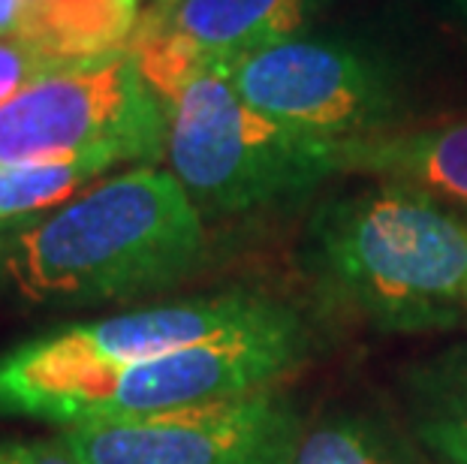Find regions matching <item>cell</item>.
Listing matches in <instances>:
<instances>
[{
    "label": "cell",
    "instance_id": "16",
    "mask_svg": "<svg viewBox=\"0 0 467 464\" xmlns=\"http://www.w3.org/2000/svg\"><path fill=\"white\" fill-rule=\"evenodd\" d=\"M31 0H0V36H18Z\"/></svg>",
    "mask_w": 467,
    "mask_h": 464
},
{
    "label": "cell",
    "instance_id": "4",
    "mask_svg": "<svg viewBox=\"0 0 467 464\" xmlns=\"http://www.w3.org/2000/svg\"><path fill=\"white\" fill-rule=\"evenodd\" d=\"M166 163L202 217L299 200L337 175V142L317 139L247 106L217 73L166 100Z\"/></svg>",
    "mask_w": 467,
    "mask_h": 464
},
{
    "label": "cell",
    "instance_id": "6",
    "mask_svg": "<svg viewBox=\"0 0 467 464\" xmlns=\"http://www.w3.org/2000/svg\"><path fill=\"white\" fill-rule=\"evenodd\" d=\"M214 73L256 112L326 142L389 133L404 103L395 67L347 36L307 31L233 57Z\"/></svg>",
    "mask_w": 467,
    "mask_h": 464
},
{
    "label": "cell",
    "instance_id": "8",
    "mask_svg": "<svg viewBox=\"0 0 467 464\" xmlns=\"http://www.w3.org/2000/svg\"><path fill=\"white\" fill-rule=\"evenodd\" d=\"M307 347L311 335L305 320L296 314L272 329L172 350L121 371L100 389L85 395L67 413L61 428L103 419L154 417V413L200 407V404L272 389L284 374L299 368Z\"/></svg>",
    "mask_w": 467,
    "mask_h": 464
},
{
    "label": "cell",
    "instance_id": "14",
    "mask_svg": "<svg viewBox=\"0 0 467 464\" xmlns=\"http://www.w3.org/2000/svg\"><path fill=\"white\" fill-rule=\"evenodd\" d=\"M67 64L76 61H67V57L48 52L31 39L0 36V106L13 100L16 94H22L36 78L61 70Z\"/></svg>",
    "mask_w": 467,
    "mask_h": 464
},
{
    "label": "cell",
    "instance_id": "9",
    "mask_svg": "<svg viewBox=\"0 0 467 464\" xmlns=\"http://www.w3.org/2000/svg\"><path fill=\"white\" fill-rule=\"evenodd\" d=\"M337 0H157L130 46L148 85L166 103L196 76L233 57L311 31Z\"/></svg>",
    "mask_w": 467,
    "mask_h": 464
},
{
    "label": "cell",
    "instance_id": "5",
    "mask_svg": "<svg viewBox=\"0 0 467 464\" xmlns=\"http://www.w3.org/2000/svg\"><path fill=\"white\" fill-rule=\"evenodd\" d=\"M166 139V103L130 46L67 64L0 106V163L91 154L154 166Z\"/></svg>",
    "mask_w": 467,
    "mask_h": 464
},
{
    "label": "cell",
    "instance_id": "1",
    "mask_svg": "<svg viewBox=\"0 0 467 464\" xmlns=\"http://www.w3.org/2000/svg\"><path fill=\"white\" fill-rule=\"evenodd\" d=\"M302 265L326 302L380 332H443L467 320V221L416 184L377 179L320 202Z\"/></svg>",
    "mask_w": 467,
    "mask_h": 464
},
{
    "label": "cell",
    "instance_id": "2",
    "mask_svg": "<svg viewBox=\"0 0 467 464\" xmlns=\"http://www.w3.org/2000/svg\"><path fill=\"white\" fill-rule=\"evenodd\" d=\"M202 248V214L175 175L133 166L18 232L4 274L31 304L85 308L166 290L191 274Z\"/></svg>",
    "mask_w": 467,
    "mask_h": 464
},
{
    "label": "cell",
    "instance_id": "18",
    "mask_svg": "<svg viewBox=\"0 0 467 464\" xmlns=\"http://www.w3.org/2000/svg\"><path fill=\"white\" fill-rule=\"evenodd\" d=\"M452 9V15L459 18V25H464V31H467V0H446Z\"/></svg>",
    "mask_w": 467,
    "mask_h": 464
},
{
    "label": "cell",
    "instance_id": "10",
    "mask_svg": "<svg viewBox=\"0 0 467 464\" xmlns=\"http://www.w3.org/2000/svg\"><path fill=\"white\" fill-rule=\"evenodd\" d=\"M341 172L407 181L434 196L467 202V118L337 142V175Z\"/></svg>",
    "mask_w": 467,
    "mask_h": 464
},
{
    "label": "cell",
    "instance_id": "15",
    "mask_svg": "<svg viewBox=\"0 0 467 464\" xmlns=\"http://www.w3.org/2000/svg\"><path fill=\"white\" fill-rule=\"evenodd\" d=\"M0 464H82V461L76 459V452L57 434V438L48 440L0 443Z\"/></svg>",
    "mask_w": 467,
    "mask_h": 464
},
{
    "label": "cell",
    "instance_id": "11",
    "mask_svg": "<svg viewBox=\"0 0 467 464\" xmlns=\"http://www.w3.org/2000/svg\"><path fill=\"white\" fill-rule=\"evenodd\" d=\"M404 398L420 447L443 464H467V347L413 365Z\"/></svg>",
    "mask_w": 467,
    "mask_h": 464
},
{
    "label": "cell",
    "instance_id": "3",
    "mask_svg": "<svg viewBox=\"0 0 467 464\" xmlns=\"http://www.w3.org/2000/svg\"><path fill=\"white\" fill-rule=\"evenodd\" d=\"M290 317V304L233 290L64 325L0 353V417L64 426L85 395L127 368L193 344L272 329Z\"/></svg>",
    "mask_w": 467,
    "mask_h": 464
},
{
    "label": "cell",
    "instance_id": "7",
    "mask_svg": "<svg viewBox=\"0 0 467 464\" xmlns=\"http://www.w3.org/2000/svg\"><path fill=\"white\" fill-rule=\"evenodd\" d=\"M305 419L284 395L260 389L200 407L61 431L82 464H290Z\"/></svg>",
    "mask_w": 467,
    "mask_h": 464
},
{
    "label": "cell",
    "instance_id": "12",
    "mask_svg": "<svg viewBox=\"0 0 467 464\" xmlns=\"http://www.w3.org/2000/svg\"><path fill=\"white\" fill-rule=\"evenodd\" d=\"M290 464H429V456L389 419L344 410L305 428Z\"/></svg>",
    "mask_w": 467,
    "mask_h": 464
},
{
    "label": "cell",
    "instance_id": "13",
    "mask_svg": "<svg viewBox=\"0 0 467 464\" xmlns=\"http://www.w3.org/2000/svg\"><path fill=\"white\" fill-rule=\"evenodd\" d=\"M118 166L109 157H46V160L0 163V226L61 209L88 184Z\"/></svg>",
    "mask_w": 467,
    "mask_h": 464
},
{
    "label": "cell",
    "instance_id": "17",
    "mask_svg": "<svg viewBox=\"0 0 467 464\" xmlns=\"http://www.w3.org/2000/svg\"><path fill=\"white\" fill-rule=\"evenodd\" d=\"M112 4L121 9V13L127 15V18H133V22H139V4L142 0H112Z\"/></svg>",
    "mask_w": 467,
    "mask_h": 464
}]
</instances>
